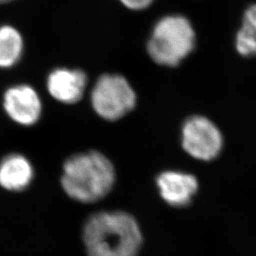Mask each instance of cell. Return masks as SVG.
Returning a JSON list of instances; mask_svg holds the SVG:
<instances>
[{
  "label": "cell",
  "instance_id": "obj_1",
  "mask_svg": "<svg viewBox=\"0 0 256 256\" xmlns=\"http://www.w3.org/2000/svg\"><path fill=\"white\" fill-rule=\"evenodd\" d=\"M88 256H138L144 242L136 218L124 210L93 214L82 228Z\"/></svg>",
  "mask_w": 256,
  "mask_h": 256
},
{
  "label": "cell",
  "instance_id": "obj_6",
  "mask_svg": "<svg viewBox=\"0 0 256 256\" xmlns=\"http://www.w3.org/2000/svg\"><path fill=\"white\" fill-rule=\"evenodd\" d=\"M3 106L10 119L25 126L36 124L42 113V102L38 93L28 84L8 88L3 96Z\"/></svg>",
  "mask_w": 256,
  "mask_h": 256
},
{
  "label": "cell",
  "instance_id": "obj_13",
  "mask_svg": "<svg viewBox=\"0 0 256 256\" xmlns=\"http://www.w3.org/2000/svg\"><path fill=\"white\" fill-rule=\"evenodd\" d=\"M12 1H14V0H0V4H5V3H9V2H12Z\"/></svg>",
  "mask_w": 256,
  "mask_h": 256
},
{
  "label": "cell",
  "instance_id": "obj_2",
  "mask_svg": "<svg viewBox=\"0 0 256 256\" xmlns=\"http://www.w3.org/2000/svg\"><path fill=\"white\" fill-rule=\"evenodd\" d=\"M116 172L110 158L97 151L70 156L63 166L61 184L64 192L81 203H94L113 189Z\"/></svg>",
  "mask_w": 256,
  "mask_h": 256
},
{
  "label": "cell",
  "instance_id": "obj_3",
  "mask_svg": "<svg viewBox=\"0 0 256 256\" xmlns=\"http://www.w3.org/2000/svg\"><path fill=\"white\" fill-rule=\"evenodd\" d=\"M196 45L191 22L182 16H168L158 21L147 43V52L156 64L176 66Z\"/></svg>",
  "mask_w": 256,
  "mask_h": 256
},
{
  "label": "cell",
  "instance_id": "obj_10",
  "mask_svg": "<svg viewBox=\"0 0 256 256\" xmlns=\"http://www.w3.org/2000/svg\"><path fill=\"white\" fill-rule=\"evenodd\" d=\"M24 50L22 36L16 28L0 27V68H9L20 60Z\"/></svg>",
  "mask_w": 256,
  "mask_h": 256
},
{
  "label": "cell",
  "instance_id": "obj_12",
  "mask_svg": "<svg viewBox=\"0 0 256 256\" xmlns=\"http://www.w3.org/2000/svg\"><path fill=\"white\" fill-rule=\"evenodd\" d=\"M128 9L144 10L151 5L153 0H120Z\"/></svg>",
  "mask_w": 256,
  "mask_h": 256
},
{
  "label": "cell",
  "instance_id": "obj_5",
  "mask_svg": "<svg viewBox=\"0 0 256 256\" xmlns=\"http://www.w3.org/2000/svg\"><path fill=\"white\" fill-rule=\"evenodd\" d=\"M182 147L189 155L203 162L218 158L223 146V138L218 126L203 116H192L182 128Z\"/></svg>",
  "mask_w": 256,
  "mask_h": 256
},
{
  "label": "cell",
  "instance_id": "obj_7",
  "mask_svg": "<svg viewBox=\"0 0 256 256\" xmlns=\"http://www.w3.org/2000/svg\"><path fill=\"white\" fill-rule=\"evenodd\" d=\"M162 198L168 205L182 208L188 206L198 190V182L192 174L165 171L156 180Z\"/></svg>",
  "mask_w": 256,
  "mask_h": 256
},
{
  "label": "cell",
  "instance_id": "obj_4",
  "mask_svg": "<svg viewBox=\"0 0 256 256\" xmlns=\"http://www.w3.org/2000/svg\"><path fill=\"white\" fill-rule=\"evenodd\" d=\"M137 96L128 80L118 74H104L92 92L94 111L102 119L117 120L136 106Z\"/></svg>",
  "mask_w": 256,
  "mask_h": 256
},
{
  "label": "cell",
  "instance_id": "obj_11",
  "mask_svg": "<svg viewBox=\"0 0 256 256\" xmlns=\"http://www.w3.org/2000/svg\"><path fill=\"white\" fill-rule=\"evenodd\" d=\"M236 46L242 56H256V4L248 7L244 14L242 27L236 34Z\"/></svg>",
  "mask_w": 256,
  "mask_h": 256
},
{
  "label": "cell",
  "instance_id": "obj_9",
  "mask_svg": "<svg viewBox=\"0 0 256 256\" xmlns=\"http://www.w3.org/2000/svg\"><path fill=\"white\" fill-rule=\"evenodd\" d=\"M34 168L26 156L10 154L0 162V186L8 191L19 192L30 186Z\"/></svg>",
  "mask_w": 256,
  "mask_h": 256
},
{
  "label": "cell",
  "instance_id": "obj_8",
  "mask_svg": "<svg viewBox=\"0 0 256 256\" xmlns=\"http://www.w3.org/2000/svg\"><path fill=\"white\" fill-rule=\"evenodd\" d=\"M88 78L81 70L56 68L46 79V88L56 101L66 104H76L82 99Z\"/></svg>",
  "mask_w": 256,
  "mask_h": 256
}]
</instances>
